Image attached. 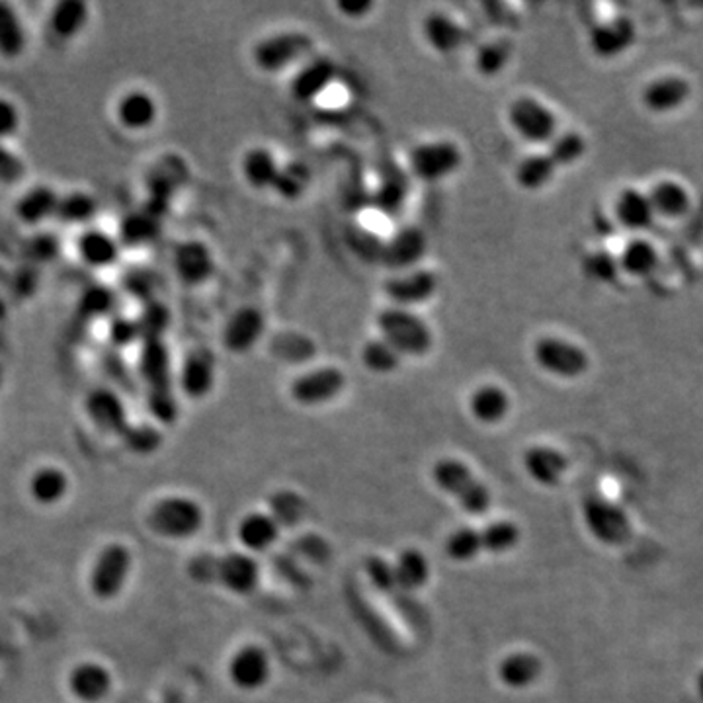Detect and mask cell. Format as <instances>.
Wrapping results in <instances>:
<instances>
[{
    "mask_svg": "<svg viewBox=\"0 0 703 703\" xmlns=\"http://www.w3.org/2000/svg\"><path fill=\"white\" fill-rule=\"evenodd\" d=\"M141 375L147 383V405L151 415L161 425H174L178 420V400L174 393L171 356L163 340H143Z\"/></svg>",
    "mask_w": 703,
    "mask_h": 703,
    "instance_id": "6da1fadb",
    "label": "cell"
},
{
    "mask_svg": "<svg viewBox=\"0 0 703 703\" xmlns=\"http://www.w3.org/2000/svg\"><path fill=\"white\" fill-rule=\"evenodd\" d=\"M375 327L403 358H425L435 348V332L413 309L389 305L375 317Z\"/></svg>",
    "mask_w": 703,
    "mask_h": 703,
    "instance_id": "7a4b0ae2",
    "label": "cell"
},
{
    "mask_svg": "<svg viewBox=\"0 0 703 703\" xmlns=\"http://www.w3.org/2000/svg\"><path fill=\"white\" fill-rule=\"evenodd\" d=\"M194 581L219 582L234 594H251L261 582V567L246 553H227L223 557H196L190 564Z\"/></svg>",
    "mask_w": 703,
    "mask_h": 703,
    "instance_id": "3957f363",
    "label": "cell"
},
{
    "mask_svg": "<svg viewBox=\"0 0 703 703\" xmlns=\"http://www.w3.org/2000/svg\"><path fill=\"white\" fill-rule=\"evenodd\" d=\"M432 481L443 493L453 496L461 508L469 514H485L491 508L493 496L483 481L475 477V473L455 458H442L432 465Z\"/></svg>",
    "mask_w": 703,
    "mask_h": 703,
    "instance_id": "277c9868",
    "label": "cell"
},
{
    "mask_svg": "<svg viewBox=\"0 0 703 703\" xmlns=\"http://www.w3.org/2000/svg\"><path fill=\"white\" fill-rule=\"evenodd\" d=\"M133 571V553L128 546L113 541L96 553L88 571V591L100 602H112L128 586Z\"/></svg>",
    "mask_w": 703,
    "mask_h": 703,
    "instance_id": "5b68a950",
    "label": "cell"
},
{
    "mask_svg": "<svg viewBox=\"0 0 703 703\" xmlns=\"http://www.w3.org/2000/svg\"><path fill=\"white\" fill-rule=\"evenodd\" d=\"M204 510L194 498L166 496L156 501L147 513L149 530L165 539L194 538L204 526Z\"/></svg>",
    "mask_w": 703,
    "mask_h": 703,
    "instance_id": "8992f818",
    "label": "cell"
},
{
    "mask_svg": "<svg viewBox=\"0 0 703 703\" xmlns=\"http://www.w3.org/2000/svg\"><path fill=\"white\" fill-rule=\"evenodd\" d=\"M315 52V40L307 32H278L266 35L252 47V62L256 69L268 75H278L282 70L307 62Z\"/></svg>",
    "mask_w": 703,
    "mask_h": 703,
    "instance_id": "52a82bcc",
    "label": "cell"
},
{
    "mask_svg": "<svg viewBox=\"0 0 703 703\" xmlns=\"http://www.w3.org/2000/svg\"><path fill=\"white\" fill-rule=\"evenodd\" d=\"M531 358L541 372L557 380H579L591 370V354L573 340L546 334L536 340Z\"/></svg>",
    "mask_w": 703,
    "mask_h": 703,
    "instance_id": "ba28073f",
    "label": "cell"
},
{
    "mask_svg": "<svg viewBox=\"0 0 703 703\" xmlns=\"http://www.w3.org/2000/svg\"><path fill=\"white\" fill-rule=\"evenodd\" d=\"M506 118L514 133L531 145H549L559 135L556 112L534 96L514 98Z\"/></svg>",
    "mask_w": 703,
    "mask_h": 703,
    "instance_id": "9c48e42d",
    "label": "cell"
},
{
    "mask_svg": "<svg viewBox=\"0 0 703 703\" xmlns=\"http://www.w3.org/2000/svg\"><path fill=\"white\" fill-rule=\"evenodd\" d=\"M463 151L450 140L426 141L408 153V171L420 183H442L460 171Z\"/></svg>",
    "mask_w": 703,
    "mask_h": 703,
    "instance_id": "30bf717a",
    "label": "cell"
},
{
    "mask_svg": "<svg viewBox=\"0 0 703 703\" xmlns=\"http://www.w3.org/2000/svg\"><path fill=\"white\" fill-rule=\"evenodd\" d=\"M347 374L337 365L312 367L289 383V397L301 407H319L339 399L347 389Z\"/></svg>",
    "mask_w": 703,
    "mask_h": 703,
    "instance_id": "8fae6325",
    "label": "cell"
},
{
    "mask_svg": "<svg viewBox=\"0 0 703 703\" xmlns=\"http://www.w3.org/2000/svg\"><path fill=\"white\" fill-rule=\"evenodd\" d=\"M440 289V276L435 270L418 268L399 272L395 276H391L383 292L389 299L393 307H403V309H413L418 305H425L438 294Z\"/></svg>",
    "mask_w": 703,
    "mask_h": 703,
    "instance_id": "7c38bea8",
    "label": "cell"
},
{
    "mask_svg": "<svg viewBox=\"0 0 703 703\" xmlns=\"http://www.w3.org/2000/svg\"><path fill=\"white\" fill-rule=\"evenodd\" d=\"M582 514L592 536L606 546H622L631 538V524L624 510L602 496H586Z\"/></svg>",
    "mask_w": 703,
    "mask_h": 703,
    "instance_id": "4fadbf2b",
    "label": "cell"
},
{
    "mask_svg": "<svg viewBox=\"0 0 703 703\" xmlns=\"http://www.w3.org/2000/svg\"><path fill=\"white\" fill-rule=\"evenodd\" d=\"M637 42V24L625 14L608 18L592 28L589 47L602 62H612L629 52Z\"/></svg>",
    "mask_w": 703,
    "mask_h": 703,
    "instance_id": "5bb4252c",
    "label": "cell"
},
{
    "mask_svg": "<svg viewBox=\"0 0 703 703\" xmlns=\"http://www.w3.org/2000/svg\"><path fill=\"white\" fill-rule=\"evenodd\" d=\"M218 382V362L209 348H194L184 356L178 372V387L184 397L204 400Z\"/></svg>",
    "mask_w": 703,
    "mask_h": 703,
    "instance_id": "9a60e30c",
    "label": "cell"
},
{
    "mask_svg": "<svg viewBox=\"0 0 703 703\" xmlns=\"http://www.w3.org/2000/svg\"><path fill=\"white\" fill-rule=\"evenodd\" d=\"M173 268L180 284L200 287L216 274V256L208 244L198 239H188L176 244L173 251Z\"/></svg>",
    "mask_w": 703,
    "mask_h": 703,
    "instance_id": "2e32d148",
    "label": "cell"
},
{
    "mask_svg": "<svg viewBox=\"0 0 703 703\" xmlns=\"http://www.w3.org/2000/svg\"><path fill=\"white\" fill-rule=\"evenodd\" d=\"M67 690L78 703H102L112 694V670L98 660H80L67 674Z\"/></svg>",
    "mask_w": 703,
    "mask_h": 703,
    "instance_id": "e0dca14e",
    "label": "cell"
},
{
    "mask_svg": "<svg viewBox=\"0 0 703 703\" xmlns=\"http://www.w3.org/2000/svg\"><path fill=\"white\" fill-rule=\"evenodd\" d=\"M264 330H266L264 312L252 305H246L229 317L221 332V342L227 352L243 356L261 342Z\"/></svg>",
    "mask_w": 703,
    "mask_h": 703,
    "instance_id": "ac0fdd59",
    "label": "cell"
},
{
    "mask_svg": "<svg viewBox=\"0 0 703 703\" xmlns=\"http://www.w3.org/2000/svg\"><path fill=\"white\" fill-rule=\"evenodd\" d=\"M337 63L327 55H312L299 65L294 78L289 80V95L301 105H309L329 90L337 78Z\"/></svg>",
    "mask_w": 703,
    "mask_h": 703,
    "instance_id": "d6986e66",
    "label": "cell"
},
{
    "mask_svg": "<svg viewBox=\"0 0 703 703\" xmlns=\"http://www.w3.org/2000/svg\"><path fill=\"white\" fill-rule=\"evenodd\" d=\"M85 410L90 422L105 435L122 438L123 432L131 425L122 397L108 387H96L90 391L85 399Z\"/></svg>",
    "mask_w": 703,
    "mask_h": 703,
    "instance_id": "ffe728a7",
    "label": "cell"
},
{
    "mask_svg": "<svg viewBox=\"0 0 703 703\" xmlns=\"http://www.w3.org/2000/svg\"><path fill=\"white\" fill-rule=\"evenodd\" d=\"M122 251L120 239L100 227L83 229L75 243L78 261L90 270L113 268L122 259Z\"/></svg>",
    "mask_w": 703,
    "mask_h": 703,
    "instance_id": "44dd1931",
    "label": "cell"
},
{
    "mask_svg": "<svg viewBox=\"0 0 703 703\" xmlns=\"http://www.w3.org/2000/svg\"><path fill=\"white\" fill-rule=\"evenodd\" d=\"M227 672L239 690H261L268 682L272 672L268 652L264 651L261 645H244L229 660Z\"/></svg>",
    "mask_w": 703,
    "mask_h": 703,
    "instance_id": "7402d4cb",
    "label": "cell"
},
{
    "mask_svg": "<svg viewBox=\"0 0 703 703\" xmlns=\"http://www.w3.org/2000/svg\"><path fill=\"white\" fill-rule=\"evenodd\" d=\"M692 98V85L690 80L680 75H664L652 78L647 87L642 88L641 105L651 113L667 116L677 112L690 102Z\"/></svg>",
    "mask_w": 703,
    "mask_h": 703,
    "instance_id": "603a6c76",
    "label": "cell"
},
{
    "mask_svg": "<svg viewBox=\"0 0 703 703\" xmlns=\"http://www.w3.org/2000/svg\"><path fill=\"white\" fill-rule=\"evenodd\" d=\"M426 249L428 241L425 231H420L418 227H403L383 244L382 259L389 268L407 272L418 268V264L425 261Z\"/></svg>",
    "mask_w": 703,
    "mask_h": 703,
    "instance_id": "cb8c5ba5",
    "label": "cell"
},
{
    "mask_svg": "<svg viewBox=\"0 0 703 703\" xmlns=\"http://www.w3.org/2000/svg\"><path fill=\"white\" fill-rule=\"evenodd\" d=\"M422 37L432 52L450 57L468 45L469 32L448 12L436 10L422 20Z\"/></svg>",
    "mask_w": 703,
    "mask_h": 703,
    "instance_id": "d4e9b609",
    "label": "cell"
},
{
    "mask_svg": "<svg viewBox=\"0 0 703 703\" xmlns=\"http://www.w3.org/2000/svg\"><path fill=\"white\" fill-rule=\"evenodd\" d=\"M116 120L123 130L140 133L147 131L155 125L158 120V102L155 96L149 95L147 90H128L125 95L118 98L116 102Z\"/></svg>",
    "mask_w": 703,
    "mask_h": 703,
    "instance_id": "484cf974",
    "label": "cell"
},
{
    "mask_svg": "<svg viewBox=\"0 0 703 703\" xmlns=\"http://www.w3.org/2000/svg\"><path fill=\"white\" fill-rule=\"evenodd\" d=\"M69 473L57 465L35 469L28 479V495L42 508H55L67 501L70 493Z\"/></svg>",
    "mask_w": 703,
    "mask_h": 703,
    "instance_id": "4316f807",
    "label": "cell"
},
{
    "mask_svg": "<svg viewBox=\"0 0 703 703\" xmlns=\"http://www.w3.org/2000/svg\"><path fill=\"white\" fill-rule=\"evenodd\" d=\"M614 216L619 227L629 233H645L657 219L649 194L639 188H624L617 194Z\"/></svg>",
    "mask_w": 703,
    "mask_h": 703,
    "instance_id": "83f0119b",
    "label": "cell"
},
{
    "mask_svg": "<svg viewBox=\"0 0 703 703\" xmlns=\"http://www.w3.org/2000/svg\"><path fill=\"white\" fill-rule=\"evenodd\" d=\"M59 200H62L59 191L53 190L52 186L37 184V186L24 191L18 198L14 213H17V219L22 226H44L45 221H50V219L57 216Z\"/></svg>",
    "mask_w": 703,
    "mask_h": 703,
    "instance_id": "f1b7e54d",
    "label": "cell"
},
{
    "mask_svg": "<svg viewBox=\"0 0 703 703\" xmlns=\"http://www.w3.org/2000/svg\"><path fill=\"white\" fill-rule=\"evenodd\" d=\"M510 408H513V399L508 391L496 383L481 385L469 397V410L481 425L503 422L504 418L508 417Z\"/></svg>",
    "mask_w": 703,
    "mask_h": 703,
    "instance_id": "f546056e",
    "label": "cell"
},
{
    "mask_svg": "<svg viewBox=\"0 0 703 703\" xmlns=\"http://www.w3.org/2000/svg\"><path fill=\"white\" fill-rule=\"evenodd\" d=\"M617 264L619 272L629 278H649L659 268V249L645 237H631L617 254Z\"/></svg>",
    "mask_w": 703,
    "mask_h": 703,
    "instance_id": "4dcf8cb0",
    "label": "cell"
},
{
    "mask_svg": "<svg viewBox=\"0 0 703 703\" xmlns=\"http://www.w3.org/2000/svg\"><path fill=\"white\" fill-rule=\"evenodd\" d=\"M524 468L539 485L556 486L569 469V460L551 446H531L524 453Z\"/></svg>",
    "mask_w": 703,
    "mask_h": 703,
    "instance_id": "1f68e13d",
    "label": "cell"
},
{
    "mask_svg": "<svg viewBox=\"0 0 703 703\" xmlns=\"http://www.w3.org/2000/svg\"><path fill=\"white\" fill-rule=\"evenodd\" d=\"M647 194H649V200H651L657 218H684L692 208V196H690L686 186L678 180H672V178H662L659 183L652 184L651 190Z\"/></svg>",
    "mask_w": 703,
    "mask_h": 703,
    "instance_id": "d6a6232c",
    "label": "cell"
},
{
    "mask_svg": "<svg viewBox=\"0 0 703 703\" xmlns=\"http://www.w3.org/2000/svg\"><path fill=\"white\" fill-rule=\"evenodd\" d=\"M279 168L278 158L266 147L249 149L241 161L244 183L254 190H272L278 180Z\"/></svg>",
    "mask_w": 703,
    "mask_h": 703,
    "instance_id": "836d02e7",
    "label": "cell"
},
{
    "mask_svg": "<svg viewBox=\"0 0 703 703\" xmlns=\"http://www.w3.org/2000/svg\"><path fill=\"white\" fill-rule=\"evenodd\" d=\"M88 20H90V9L87 2L62 0L53 4L50 12V30L57 40L70 42L83 34V30L88 26Z\"/></svg>",
    "mask_w": 703,
    "mask_h": 703,
    "instance_id": "e575fe53",
    "label": "cell"
},
{
    "mask_svg": "<svg viewBox=\"0 0 703 703\" xmlns=\"http://www.w3.org/2000/svg\"><path fill=\"white\" fill-rule=\"evenodd\" d=\"M28 50L24 20L10 2H0V57L7 62L20 59Z\"/></svg>",
    "mask_w": 703,
    "mask_h": 703,
    "instance_id": "d590c367",
    "label": "cell"
},
{
    "mask_svg": "<svg viewBox=\"0 0 703 703\" xmlns=\"http://www.w3.org/2000/svg\"><path fill=\"white\" fill-rule=\"evenodd\" d=\"M161 227H163V219L155 209H143V211L140 209L123 218L118 239L122 246L138 249L156 241L161 237Z\"/></svg>",
    "mask_w": 703,
    "mask_h": 703,
    "instance_id": "8d00e7d4",
    "label": "cell"
},
{
    "mask_svg": "<svg viewBox=\"0 0 703 703\" xmlns=\"http://www.w3.org/2000/svg\"><path fill=\"white\" fill-rule=\"evenodd\" d=\"M543 662L534 652H513L498 664V678L504 686L524 690L538 682Z\"/></svg>",
    "mask_w": 703,
    "mask_h": 703,
    "instance_id": "74e56055",
    "label": "cell"
},
{
    "mask_svg": "<svg viewBox=\"0 0 703 703\" xmlns=\"http://www.w3.org/2000/svg\"><path fill=\"white\" fill-rule=\"evenodd\" d=\"M557 171L559 168L547 153H531L516 165L514 178L521 190L539 191L556 180Z\"/></svg>",
    "mask_w": 703,
    "mask_h": 703,
    "instance_id": "f35d334b",
    "label": "cell"
},
{
    "mask_svg": "<svg viewBox=\"0 0 703 703\" xmlns=\"http://www.w3.org/2000/svg\"><path fill=\"white\" fill-rule=\"evenodd\" d=\"M514 42L510 37H493L485 44H481L473 57V65L481 77L495 78L506 70V67L513 62Z\"/></svg>",
    "mask_w": 703,
    "mask_h": 703,
    "instance_id": "ab89813d",
    "label": "cell"
},
{
    "mask_svg": "<svg viewBox=\"0 0 703 703\" xmlns=\"http://www.w3.org/2000/svg\"><path fill=\"white\" fill-rule=\"evenodd\" d=\"M278 538V520L270 514H249L239 524V539L249 551H266Z\"/></svg>",
    "mask_w": 703,
    "mask_h": 703,
    "instance_id": "60d3db41",
    "label": "cell"
},
{
    "mask_svg": "<svg viewBox=\"0 0 703 703\" xmlns=\"http://www.w3.org/2000/svg\"><path fill=\"white\" fill-rule=\"evenodd\" d=\"M98 211H100V204L92 194L73 190L62 194L55 219H59L65 226L87 229L95 221Z\"/></svg>",
    "mask_w": 703,
    "mask_h": 703,
    "instance_id": "b9f144b4",
    "label": "cell"
},
{
    "mask_svg": "<svg viewBox=\"0 0 703 703\" xmlns=\"http://www.w3.org/2000/svg\"><path fill=\"white\" fill-rule=\"evenodd\" d=\"M393 571L399 581L400 589L408 594L425 589L432 573L428 559L418 549H403L397 561L393 563Z\"/></svg>",
    "mask_w": 703,
    "mask_h": 703,
    "instance_id": "7bdbcfd3",
    "label": "cell"
},
{
    "mask_svg": "<svg viewBox=\"0 0 703 703\" xmlns=\"http://www.w3.org/2000/svg\"><path fill=\"white\" fill-rule=\"evenodd\" d=\"M118 301L120 299L112 287L95 284V286H88L78 297V312L88 321L112 319L118 309Z\"/></svg>",
    "mask_w": 703,
    "mask_h": 703,
    "instance_id": "ee69618b",
    "label": "cell"
},
{
    "mask_svg": "<svg viewBox=\"0 0 703 703\" xmlns=\"http://www.w3.org/2000/svg\"><path fill=\"white\" fill-rule=\"evenodd\" d=\"M360 360L367 372L375 375H391L399 370L405 358L382 337L370 339L360 350Z\"/></svg>",
    "mask_w": 703,
    "mask_h": 703,
    "instance_id": "f6af8a7d",
    "label": "cell"
},
{
    "mask_svg": "<svg viewBox=\"0 0 703 703\" xmlns=\"http://www.w3.org/2000/svg\"><path fill=\"white\" fill-rule=\"evenodd\" d=\"M365 573L377 591L393 602H397L399 608L407 606L408 609V592L400 589L399 581L393 571V564L387 563L382 557H367L365 559Z\"/></svg>",
    "mask_w": 703,
    "mask_h": 703,
    "instance_id": "bcb514c9",
    "label": "cell"
},
{
    "mask_svg": "<svg viewBox=\"0 0 703 703\" xmlns=\"http://www.w3.org/2000/svg\"><path fill=\"white\" fill-rule=\"evenodd\" d=\"M589 143L579 131H563L547 145V155L556 163L557 168L573 166L586 155Z\"/></svg>",
    "mask_w": 703,
    "mask_h": 703,
    "instance_id": "7dc6e473",
    "label": "cell"
},
{
    "mask_svg": "<svg viewBox=\"0 0 703 703\" xmlns=\"http://www.w3.org/2000/svg\"><path fill=\"white\" fill-rule=\"evenodd\" d=\"M311 168L305 163H287L279 168L278 180L272 190L282 196L284 200L292 201L301 198L311 186Z\"/></svg>",
    "mask_w": 703,
    "mask_h": 703,
    "instance_id": "c3c4849f",
    "label": "cell"
},
{
    "mask_svg": "<svg viewBox=\"0 0 703 703\" xmlns=\"http://www.w3.org/2000/svg\"><path fill=\"white\" fill-rule=\"evenodd\" d=\"M520 541V528L514 521L498 520L481 530V543L485 553H506Z\"/></svg>",
    "mask_w": 703,
    "mask_h": 703,
    "instance_id": "681fc988",
    "label": "cell"
},
{
    "mask_svg": "<svg viewBox=\"0 0 703 703\" xmlns=\"http://www.w3.org/2000/svg\"><path fill=\"white\" fill-rule=\"evenodd\" d=\"M407 196V184L403 183L397 176H389L375 188L374 208L377 211H382L383 216H387V218L399 216L403 208H405Z\"/></svg>",
    "mask_w": 703,
    "mask_h": 703,
    "instance_id": "f907efd6",
    "label": "cell"
},
{
    "mask_svg": "<svg viewBox=\"0 0 703 703\" xmlns=\"http://www.w3.org/2000/svg\"><path fill=\"white\" fill-rule=\"evenodd\" d=\"M443 551L455 563H465V561L475 559L483 551L481 530L460 528V530L452 531L443 543Z\"/></svg>",
    "mask_w": 703,
    "mask_h": 703,
    "instance_id": "816d5d0a",
    "label": "cell"
},
{
    "mask_svg": "<svg viewBox=\"0 0 703 703\" xmlns=\"http://www.w3.org/2000/svg\"><path fill=\"white\" fill-rule=\"evenodd\" d=\"M130 452L151 455L163 446V432L151 425H130L120 438Z\"/></svg>",
    "mask_w": 703,
    "mask_h": 703,
    "instance_id": "f5cc1de1",
    "label": "cell"
},
{
    "mask_svg": "<svg viewBox=\"0 0 703 703\" xmlns=\"http://www.w3.org/2000/svg\"><path fill=\"white\" fill-rule=\"evenodd\" d=\"M582 272L586 278L594 279L598 284H614V279L622 274L617 256L606 251H594L584 256L582 261Z\"/></svg>",
    "mask_w": 703,
    "mask_h": 703,
    "instance_id": "db71d44e",
    "label": "cell"
},
{
    "mask_svg": "<svg viewBox=\"0 0 703 703\" xmlns=\"http://www.w3.org/2000/svg\"><path fill=\"white\" fill-rule=\"evenodd\" d=\"M140 327L143 340H163L168 325H171V311L158 301H151L140 315Z\"/></svg>",
    "mask_w": 703,
    "mask_h": 703,
    "instance_id": "11a10c76",
    "label": "cell"
},
{
    "mask_svg": "<svg viewBox=\"0 0 703 703\" xmlns=\"http://www.w3.org/2000/svg\"><path fill=\"white\" fill-rule=\"evenodd\" d=\"M108 340L116 348H130L138 342H143V332H141L140 321L122 317V315H113L108 327Z\"/></svg>",
    "mask_w": 703,
    "mask_h": 703,
    "instance_id": "9f6ffc18",
    "label": "cell"
},
{
    "mask_svg": "<svg viewBox=\"0 0 703 703\" xmlns=\"http://www.w3.org/2000/svg\"><path fill=\"white\" fill-rule=\"evenodd\" d=\"M62 243L53 233H37L28 241L26 252L35 264H50L59 256Z\"/></svg>",
    "mask_w": 703,
    "mask_h": 703,
    "instance_id": "6f0895ef",
    "label": "cell"
},
{
    "mask_svg": "<svg viewBox=\"0 0 703 703\" xmlns=\"http://www.w3.org/2000/svg\"><path fill=\"white\" fill-rule=\"evenodd\" d=\"M22 125V113L10 98L0 96V143L14 138Z\"/></svg>",
    "mask_w": 703,
    "mask_h": 703,
    "instance_id": "680465c9",
    "label": "cell"
},
{
    "mask_svg": "<svg viewBox=\"0 0 703 703\" xmlns=\"http://www.w3.org/2000/svg\"><path fill=\"white\" fill-rule=\"evenodd\" d=\"M24 176V163L0 143V183L14 184Z\"/></svg>",
    "mask_w": 703,
    "mask_h": 703,
    "instance_id": "91938a15",
    "label": "cell"
},
{
    "mask_svg": "<svg viewBox=\"0 0 703 703\" xmlns=\"http://www.w3.org/2000/svg\"><path fill=\"white\" fill-rule=\"evenodd\" d=\"M337 9L342 17L350 18V20H362L375 9V4L370 0H344V2L337 4Z\"/></svg>",
    "mask_w": 703,
    "mask_h": 703,
    "instance_id": "94428289",
    "label": "cell"
},
{
    "mask_svg": "<svg viewBox=\"0 0 703 703\" xmlns=\"http://www.w3.org/2000/svg\"><path fill=\"white\" fill-rule=\"evenodd\" d=\"M695 686H697V694L703 697V670L697 674V682H695Z\"/></svg>",
    "mask_w": 703,
    "mask_h": 703,
    "instance_id": "6125c7cd",
    "label": "cell"
},
{
    "mask_svg": "<svg viewBox=\"0 0 703 703\" xmlns=\"http://www.w3.org/2000/svg\"><path fill=\"white\" fill-rule=\"evenodd\" d=\"M2 385H4V372H2V367H0V389H2Z\"/></svg>",
    "mask_w": 703,
    "mask_h": 703,
    "instance_id": "be15d7a7",
    "label": "cell"
}]
</instances>
